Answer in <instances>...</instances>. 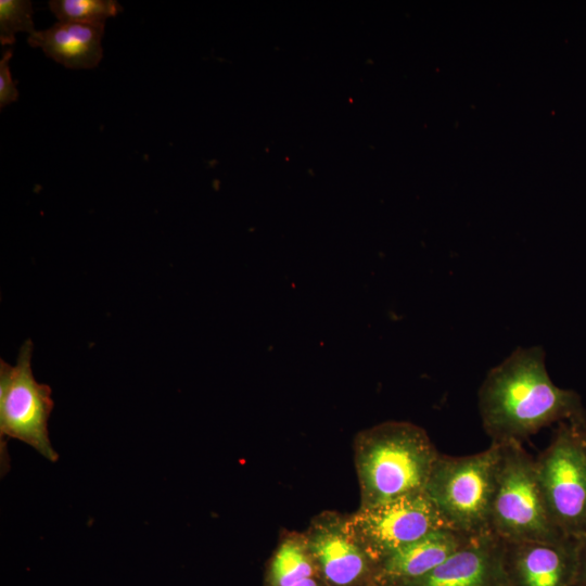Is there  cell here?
<instances>
[{"label":"cell","mask_w":586,"mask_h":586,"mask_svg":"<svg viewBox=\"0 0 586 586\" xmlns=\"http://www.w3.org/2000/svg\"><path fill=\"white\" fill-rule=\"evenodd\" d=\"M479 409L484 430L498 444L522 443L553 422L585 416L581 397L552 383L540 346L518 347L488 372Z\"/></svg>","instance_id":"cell-1"},{"label":"cell","mask_w":586,"mask_h":586,"mask_svg":"<svg viewBox=\"0 0 586 586\" xmlns=\"http://www.w3.org/2000/svg\"><path fill=\"white\" fill-rule=\"evenodd\" d=\"M438 456L426 432L409 422L388 421L360 432L355 440L360 507L423 493Z\"/></svg>","instance_id":"cell-2"},{"label":"cell","mask_w":586,"mask_h":586,"mask_svg":"<svg viewBox=\"0 0 586 586\" xmlns=\"http://www.w3.org/2000/svg\"><path fill=\"white\" fill-rule=\"evenodd\" d=\"M500 453L492 443L474 455L437 457L424 493L451 530L469 536L491 531Z\"/></svg>","instance_id":"cell-3"},{"label":"cell","mask_w":586,"mask_h":586,"mask_svg":"<svg viewBox=\"0 0 586 586\" xmlns=\"http://www.w3.org/2000/svg\"><path fill=\"white\" fill-rule=\"evenodd\" d=\"M500 445L491 531L507 543L572 540L562 534L547 509L536 475L535 459L522 443Z\"/></svg>","instance_id":"cell-4"},{"label":"cell","mask_w":586,"mask_h":586,"mask_svg":"<svg viewBox=\"0 0 586 586\" xmlns=\"http://www.w3.org/2000/svg\"><path fill=\"white\" fill-rule=\"evenodd\" d=\"M586 416L560 422L549 446L535 459L538 484L547 509L562 534L586 537Z\"/></svg>","instance_id":"cell-5"},{"label":"cell","mask_w":586,"mask_h":586,"mask_svg":"<svg viewBox=\"0 0 586 586\" xmlns=\"http://www.w3.org/2000/svg\"><path fill=\"white\" fill-rule=\"evenodd\" d=\"M33 342L26 340L11 366L0 360V445L1 467L8 468L7 442L18 440L37 450L49 461H56L48 421L54 403L51 387L37 382L31 370Z\"/></svg>","instance_id":"cell-6"},{"label":"cell","mask_w":586,"mask_h":586,"mask_svg":"<svg viewBox=\"0 0 586 586\" xmlns=\"http://www.w3.org/2000/svg\"><path fill=\"white\" fill-rule=\"evenodd\" d=\"M345 528L377 565L430 533L450 527L423 492L373 507H360L345 518Z\"/></svg>","instance_id":"cell-7"},{"label":"cell","mask_w":586,"mask_h":586,"mask_svg":"<svg viewBox=\"0 0 586 586\" xmlns=\"http://www.w3.org/2000/svg\"><path fill=\"white\" fill-rule=\"evenodd\" d=\"M326 586H372L374 563L345 528V518L324 512L304 534Z\"/></svg>","instance_id":"cell-8"},{"label":"cell","mask_w":586,"mask_h":586,"mask_svg":"<svg viewBox=\"0 0 586 586\" xmlns=\"http://www.w3.org/2000/svg\"><path fill=\"white\" fill-rule=\"evenodd\" d=\"M505 549L492 531L473 535L431 572L400 586H511Z\"/></svg>","instance_id":"cell-9"},{"label":"cell","mask_w":586,"mask_h":586,"mask_svg":"<svg viewBox=\"0 0 586 586\" xmlns=\"http://www.w3.org/2000/svg\"><path fill=\"white\" fill-rule=\"evenodd\" d=\"M508 577L517 586H571L576 572V540L505 542Z\"/></svg>","instance_id":"cell-10"},{"label":"cell","mask_w":586,"mask_h":586,"mask_svg":"<svg viewBox=\"0 0 586 586\" xmlns=\"http://www.w3.org/2000/svg\"><path fill=\"white\" fill-rule=\"evenodd\" d=\"M470 537L450 528L430 533L379 562L372 586H400L417 579L443 563Z\"/></svg>","instance_id":"cell-11"},{"label":"cell","mask_w":586,"mask_h":586,"mask_svg":"<svg viewBox=\"0 0 586 586\" xmlns=\"http://www.w3.org/2000/svg\"><path fill=\"white\" fill-rule=\"evenodd\" d=\"M103 35L104 24L56 22L48 29L29 35L27 41L65 67L92 68L103 56Z\"/></svg>","instance_id":"cell-12"},{"label":"cell","mask_w":586,"mask_h":586,"mask_svg":"<svg viewBox=\"0 0 586 586\" xmlns=\"http://www.w3.org/2000/svg\"><path fill=\"white\" fill-rule=\"evenodd\" d=\"M318 575L304 534L284 537L270 559L264 586H293Z\"/></svg>","instance_id":"cell-13"},{"label":"cell","mask_w":586,"mask_h":586,"mask_svg":"<svg viewBox=\"0 0 586 586\" xmlns=\"http://www.w3.org/2000/svg\"><path fill=\"white\" fill-rule=\"evenodd\" d=\"M49 9L59 22L105 24L123 11L115 0H51Z\"/></svg>","instance_id":"cell-14"},{"label":"cell","mask_w":586,"mask_h":586,"mask_svg":"<svg viewBox=\"0 0 586 586\" xmlns=\"http://www.w3.org/2000/svg\"><path fill=\"white\" fill-rule=\"evenodd\" d=\"M33 8L27 0H0V42L2 46L13 44L15 34L27 31L34 34Z\"/></svg>","instance_id":"cell-15"},{"label":"cell","mask_w":586,"mask_h":586,"mask_svg":"<svg viewBox=\"0 0 586 586\" xmlns=\"http://www.w3.org/2000/svg\"><path fill=\"white\" fill-rule=\"evenodd\" d=\"M12 58V51L4 52L0 61V107L3 109L8 104L15 102L18 98V91L15 82L12 78L10 71V59Z\"/></svg>","instance_id":"cell-16"},{"label":"cell","mask_w":586,"mask_h":586,"mask_svg":"<svg viewBox=\"0 0 586 586\" xmlns=\"http://www.w3.org/2000/svg\"><path fill=\"white\" fill-rule=\"evenodd\" d=\"M574 584L586 586V537L576 540V572Z\"/></svg>","instance_id":"cell-17"},{"label":"cell","mask_w":586,"mask_h":586,"mask_svg":"<svg viewBox=\"0 0 586 586\" xmlns=\"http://www.w3.org/2000/svg\"><path fill=\"white\" fill-rule=\"evenodd\" d=\"M293 586H326L318 575L305 578Z\"/></svg>","instance_id":"cell-18"},{"label":"cell","mask_w":586,"mask_h":586,"mask_svg":"<svg viewBox=\"0 0 586 586\" xmlns=\"http://www.w3.org/2000/svg\"><path fill=\"white\" fill-rule=\"evenodd\" d=\"M582 435H583L584 451H585V456H586V426H584Z\"/></svg>","instance_id":"cell-19"}]
</instances>
